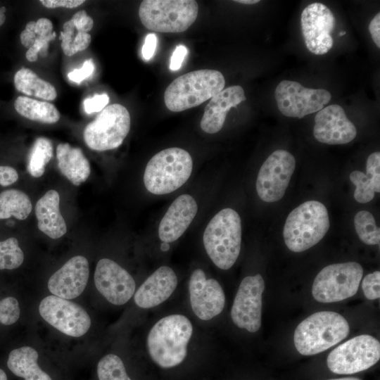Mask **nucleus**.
Instances as JSON below:
<instances>
[{
	"label": "nucleus",
	"mask_w": 380,
	"mask_h": 380,
	"mask_svg": "<svg viewBox=\"0 0 380 380\" xmlns=\"http://www.w3.org/2000/svg\"><path fill=\"white\" fill-rule=\"evenodd\" d=\"M43 6L49 8L65 7L68 8H76L82 4L83 0H41Z\"/></svg>",
	"instance_id": "c03bdc74"
},
{
	"label": "nucleus",
	"mask_w": 380,
	"mask_h": 380,
	"mask_svg": "<svg viewBox=\"0 0 380 380\" xmlns=\"http://www.w3.org/2000/svg\"><path fill=\"white\" fill-rule=\"evenodd\" d=\"M5 20H6L5 13H2L0 11V26L4 23Z\"/></svg>",
	"instance_id": "8fccbe9b"
},
{
	"label": "nucleus",
	"mask_w": 380,
	"mask_h": 380,
	"mask_svg": "<svg viewBox=\"0 0 380 380\" xmlns=\"http://www.w3.org/2000/svg\"><path fill=\"white\" fill-rule=\"evenodd\" d=\"M97 375L99 380H131L122 360L114 354L106 355L100 360Z\"/></svg>",
	"instance_id": "473e14b6"
},
{
	"label": "nucleus",
	"mask_w": 380,
	"mask_h": 380,
	"mask_svg": "<svg viewBox=\"0 0 380 380\" xmlns=\"http://www.w3.org/2000/svg\"><path fill=\"white\" fill-rule=\"evenodd\" d=\"M177 282L173 270L167 266H161L139 286L134 294L135 303L141 308L156 307L172 295Z\"/></svg>",
	"instance_id": "412c9836"
},
{
	"label": "nucleus",
	"mask_w": 380,
	"mask_h": 380,
	"mask_svg": "<svg viewBox=\"0 0 380 380\" xmlns=\"http://www.w3.org/2000/svg\"><path fill=\"white\" fill-rule=\"evenodd\" d=\"M0 380H7L6 374L1 369H0Z\"/></svg>",
	"instance_id": "603ef678"
},
{
	"label": "nucleus",
	"mask_w": 380,
	"mask_h": 380,
	"mask_svg": "<svg viewBox=\"0 0 380 380\" xmlns=\"http://www.w3.org/2000/svg\"><path fill=\"white\" fill-rule=\"evenodd\" d=\"M372 38L378 48H380V13L375 15L369 25Z\"/></svg>",
	"instance_id": "49530a36"
},
{
	"label": "nucleus",
	"mask_w": 380,
	"mask_h": 380,
	"mask_svg": "<svg viewBox=\"0 0 380 380\" xmlns=\"http://www.w3.org/2000/svg\"><path fill=\"white\" fill-rule=\"evenodd\" d=\"M329 380H360V379L355 377H346V378L334 379H329Z\"/></svg>",
	"instance_id": "3c124183"
},
{
	"label": "nucleus",
	"mask_w": 380,
	"mask_h": 380,
	"mask_svg": "<svg viewBox=\"0 0 380 380\" xmlns=\"http://www.w3.org/2000/svg\"><path fill=\"white\" fill-rule=\"evenodd\" d=\"M29 196L18 189H8L0 193V220L11 216L18 220H25L32 211Z\"/></svg>",
	"instance_id": "c85d7f7f"
},
{
	"label": "nucleus",
	"mask_w": 380,
	"mask_h": 380,
	"mask_svg": "<svg viewBox=\"0 0 380 380\" xmlns=\"http://www.w3.org/2000/svg\"><path fill=\"white\" fill-rule=\"evenodd\" d=\"M94 284L99 292L110 303L121 305L134 295L135 281L130 274L115 261L101 259L96 267Z\"/></svg>",
	"instance_id": "dca6fc26"
},
{
	"label": "nucleus",
	"mask_w": 380,
	"mask_h": 380,
	"mask_svg": "<svg viewBox=\"0 0 380 380\" xmlns=\"http://www.w3.org/2000/svg\"><path fill=\"white\" fill-rule=\"evenodd\" d=\"M39 311L46 322L70 336H83L91 326L90 317L82 307L54 295L41 301Z\"/></svg>",
	"instance_id": "ddd939ff"
},
{
	"label": "nucleus",
	"mask_w": 380,
	"mask_h": 380,
	"mask_svg": "<svg viewBox=\"0 0 380 380\" xmlns=\"http://www.w3.org/2000/svg\"><path fill=\"white\" fill-rule=\"evenodd\" d=\"M350 179L356 186L354 191L355 199L361 203H366L374 197V189L370 180L361 171L355 170L350 174Z\"/></svg>",
	"instance_id": "f704fd0d"
},
{
	"label": "nucleus",
	"mask_w": 380,
	"mask_h": 380,
	"mask_svg": "<svg viewBox=\"0 0 380 380\" xmlns=\"http://www.w3.org/2000/svg\"><path fill=\"white\" fill-rule=\"evenodd\" d=\"M246 99L244 90L239 85L229 87L215 95L205 107L201 120L202 130L208 134L218 132L231 108H236Z\"/></svg>",
	"instance_id": "4be33fe9"
},
{
	"label": "nucleus",
	"mask_w": 380,
	"mask_h": 380,
	"mask_svg": "<svg viewBox=\"0 0 380 380\" xmlns=\"http://www.w3.org/2000/svg\"><path fill=\"white\" fill-rule=\"evenodd\" d=\"M160 248L163 251H167L170 249V245L168 243L163 242Z\"/></svg>",
	"instance_id": "09e8293b"
},
{
	"label": "nucleus",
	"mask_w": 380,
	"mask_h": 380,
	"mask_svg": "<svg viewBox=\"0 0 380 380\" xmlns=\"http://www.w3.org/2000/svg\"><path fill=\"white\" fill-rule=\"evenodd\" d=\"M362 274V266L355 262L329 265L316 276L312 296L317 301L324 303L352 297L358 290Z\"/></svg>",
	"instance_id": "1a4fd4ad"
},
{
	"label": "nucleus",
	"mask_w": 380,
	"mask_h": 380,
	"mask_svg": "<svg viewBox=\"0 0 380 380\" xmlns=\"http://www.w3.org/2000/svg\"><path fill=\"white\" fill-rule=\"evenodd\" d=\"M109 102V97L106 94H94L92 97L84 101V108L87 113L101 111Z\"/></svg>",
	"instance_id": "58836bf2"
},
{
	"label": "nucleus",
	"mask_w": 380,
	"mask_h": 380,
	"mask_svg": "<svg viewBox=\"0 0 380 380\" xmlns=\"http://www.w3.org/2000/svg\"><path fill=\"white\" fill-rule=\"evenodd\" d=\"M198 210L195 199L189 194L178 196L170 205L158 227V236L163 242L178 239L189 227Z\"/></svg>",
	"instance_id": "aec40b11"
},
{
	"label": "nucleus",
	"mask_w": 380,
	"mask_h": 380,
	"mask_svg": "<svg viewBox=\"0 0 380 380\" xmlns=\"http://www.w3.org/2000/svg\"><path fill=\"white\" fill-rule=\"evenodd\" d=\"M61 32L60 39L63 53L71 56L79 51L85 50L90 44L91 37L89 33L78 32L75 34L76 29L70 19L63 26Z\"/></svg>",
	"instance_id": "7c9ffc66"
},
{
	"label": "nucleus",
	"mask_w": 380,
	"mask_h": 380,
	"mask_svg": "<svg viewBox=\"0 0 380 380\" xmlns=\"http://www.w3.org/2000/svg\"><path fill=\"white\" fill-rule=\"evenodd\" d=\"M24 260V253L17 239L11 237L0 241V270H13Z\"/></svg>",
	"instance_id": "72a5a7b5"
},
{
	"label": "nucleus",
	"mask_w": 380,
	"mask_h": 380,
	"mask_svg": "<svg viewBox=\"0 0 380 380\" xmlns=\"http://www.w3.org/2000/svg\"><path fill=\"white\" fill-rule=\"evenodd\" d=\"M13 81L16 89L25 95L46 101H53L57 96L56 88L29 68H23L18 70Z\"/></svg>",
	"instance_id": "bb28decb"
},
{
	"label": "nucleus",
	"mask_w": 380,
	"mask_h": 380,
	"mask_svg": "<svg viewBox=\"0 0 380 380\" xmlns=\"http://www.w3.org/2000/svg\"><path fill=\"white\" fill-rule=\"evenodd\" d=\"M39 229L51 239L63 236L67 232L65 222L60 211V196L51 189L41 197L35 205Z\"/></svg>",
	"instance_id": "5701e85b"
},
{
	"label": "nucleus",
	"mask_w": 380,
	"mask_h": 380,
	"mask_svg": "<svg viewBox=\"0 0 380 380\" xmlns=\"http://www.w3.org/2000/svg\"><path fill=\"white\" fill-rule=\"evenodd\" d=\"M18 301L14 297H6L0 300V322L11 325L17 322L20 317Z\"/></svg>",
	"instance_id": "c9c22d12"
},
{
	"label": "nucleus",
	"mask_w": 380,
	"mask_h": 380,
	"mask_svg": "<svg viewBox=\"0 0 380 380\" xmlns=\"http://www.w3.org/2000/svg\"><path fill=\"white\" fill-rule=\"evenodd\" d=\"M235 2L244 4H254L260 2L258 0H237Z\"/></svg>",
	"instance_id": "de8ad7c7"
},
{
	"label": "nucleus",
	"mask_w": 380,
	"mask_h": 380,
	"mask_svg": "<svg viewBox=\"0 0 380 380\" xmlns=\"http://www.w3.org/2000/svg\"><path fill=\"white\" fill-rule=\"evenodd\" d=\"M6 10V8L4 6L0 8V11L4 13H5Z\"/></svg>",
	"instance_id": "864d4df0"
},
{
	"label": "nucleus",
	"mask_w": 380,
	"mask_h": 380,
	"mask_svg": "<svg viewBox=\"0 0 380 380\" xmlns=\"http://www.w3.org/2000/svg\"><path fill=\"white\" fill-rule=\"evenodd\" d=\"M78 32L88 33L93 27L94 20L86 11L81 10L74 14L70 19Z\"/></svg>",
	"instance_id": "ea45409f"
},
{
	"label": "nucleus",
	"mask_w": 380,
	"mask_h": 380,
	"mask_svg": "<svg viewBox=\"0 0 380 380\" xmlns=\"http://www.w3.org/2000/svg\"><path fill=\"white\" fill-rule=\"evenodd\" d=\"M190 303L194 314L202 320H209L223 310L225 296L220 283L206 279L204 271L196 269L189 282Z\"/></svg>",
	"instance_id": "f3484780"
},
{
	"label": "nucleus",
	"mask_w": 380,
	"mask_h": 380,
	"mask_svg": "<svg viewBox=\"0 0 380 380\" xmlns=\"http://www.w3.org/2000/svg\"><path fill=\"white\" fill-rule=\"evenodd\" d=\"M279 111L285 116L303 118L322 110L331 95L323 89H311L295 81L283 80L274 93Z\"/></svg>",
	"instance_id": "9b49d317"
},
{
	"label": "nucleus",
	"mask_w": 380,
	"mask_h": 380,
	"mask_svg": "<svg viewBox=\"0 0 380 380\" xmlns=\"http://www.w3.org/2000/svg\"><path fill=\"white\" fill-rule=\"evenodd\" d=\"M89 275V262L82 255L68 260L48 281V289L54 296L70 300L84 290Z\"/></svg>",
	"instance_id": "6ab92c4d"
},
{
	"label": "nucleus",
	"mask_w": 380,
	"mask_h": 380,
	"mask_svg": "<svg viewBox=\"0 0 380 380\" xmlns=\"http://www.w3.org/2000/svg\"><path fill=\"white\" fill-rule=\"evenodd\" d=\"M355 231L360 239L367 245H377L380 241V229L374 216L368 211L358 212L354 217Z\"/></svg>",
	"instance_id": "2f4dec72"
},
{
	"label": "nucleus",
	"mask_w": 380,
	"mask_h": 380,
	"mask_svg": "<svg viewBox=\"0 0 380 380\" xmlns=\"http://www.w3.org/2000/svg\"><path fill=\"white\" fill-rule=\"evenodd\" d=\"M14 108L20 115L34 121L53 124L60 119V113L53 104L27 96H18Z\"/></svg>",
	"instance_id": "cd10ccee"
},
{
	"label": "nucleus",
	"mask_w": 380,
	"mask_h": 380,
	"mask_svg": "<svg viewBox=\"0 0 380 380\" xmlns=\"http://www.w3.org/2000/svg\"><path fill=\"white\" fill-rule=\"evenodd\" d=\"M187 49L183 45L176 47L170 59V69L172 70H179L182 64L184 58L187 54Z\"/></svg>",
	"instance_id": "a18cd8bd"
},
{
	"label": "nucleus",
	"mask_w": 380,
	"mask_h": 380,
	"mask_svg": "<svg viewBox=\"0 0 380 380\" xmlns=\"http://www.w3.org/2000/svg\"><path fill=\"white\" fill-rule=\"evenodd\" d=\"M349 331L347 320L340 314L317 312L297 326L293 335L294 345L301 355H315L343 340Z\"/></svg>",
	"instance_id": "20e7f679"
},
{
	"label": "nucleus",
	"mask_w": 380,
	"mask_h": 380,
	"mask_svg": "<svg viewBox=\"0 0 380 380\" xmlns=\"http://www.w3.org/2000/svg\"><path fill=\"white\" fill-rule=\"evenodd\" d=\"M18 179L17 171L11 166L0 165V185L7 186L15 183Z\"/></svg>",
	"instance_id": "79ce46f5"
},
{
	"label": "nucleus",
	"mask_w": 380,
	"mask_h": 380,
	"mask_svg": "<svg viewBox=\"0 0 380 380\" xmlns=\"http://www.w3.org/2000/svg\"><path fill=\"white\" fill-rule=\"evenodd\" d=\"M313 135L322 143L344 144L355 139L357 129L343 108L332 104L323 108L315 115Z\"/></svg>",
	"instance_id": "a211bd4d"
},
{
	"label": "nucleus",
	"mask_w": 380,
	"mask_h": 380,
	"mask_svg": "<svg viewBox=\"0 0 380 380\" xmlns=\"http://www.w3.org/2000/svg\"><path fill=\"white\" fill-rule=\"evenodd\" d=\"M225 80L216 70H198L175 79L166 88L164 102L171 111L180 112L199 106L224 89Z\"/></svg>",
	"instance_id": "7ed1b4c3"
},
{
	"label": "nucleus",
	"mask_w": 380,
	"mask_h": 380,
	"mask_svg": "<svg viewBox=\"0 0 380 380\" xmlns=\"http://www.w3.org/2000/svg\"><path fill=\"white\" fill-rule=\"evenodd\" d=\"M192 169L188 151L177 147L165 148L148 162L144 174L145 187L153 194H170L186 182Z\"/></svg>",
	"instance_id": "423d86ee"
},
{
	"label": "nucleus",
	"mask_w": 380,
	"mask_h": 380,
	"mask_svg": "<svg viewBox=\"0 0 380 380\" xmlns=\"http://www.w3.org/2000/svg\"><path fill=\"white\" fill-rule=\"evenodd\" d=\"M326 207L317 201H308L293 210L287 217L283 236L287 248L302 252L319 243L329 228Z\"/></svg>",
	"instance_id": "39448f33"
},
{
	"label": "nucleus",
	"mask_w": 380,
	"mask_h": 380,
	"mask_svg": "<svg viewBox=\"0 0 380 380\" xmlns=\"http://www.w3.org/2000/svg\"><path fill=\"white\" fill-rule=\"evenodd\" d=\"M380 272L375 271L365 277L362 282V289L365 296L369 300L379 298Z\"/></svg>",
	"instance_id": "4c0bfd02"
},
{
	"label": "nucleus",
	"mask_w": 380,
	"mask_h": 380,
	"mask_svg": "<svg viewBox=\"0 0 380 380\" xmlns=\"http://www.w3.org/2000/svg\"><path fill=\"white\" fill-rule=\"evenodd\" d=\"M56 158L61 172L74 185H80L89 177L90 165L80 148L61 143L56 147Z\"/></svg>",
	"instance_id": "393cba45"
},
{
	"label": "nucleus",
	"mask_w": 380,
	"mask_h": 380,
	"mask_svg": "<svg viewBox=\"0 0 380 380\" xmlns=\"http://www.w3.org/2000/svg\"><path fill=\"white\" fill-rule=\"evenodd\" d=\"M367 177L372 182L374 191H380V153L379 151L371 153L367 160Z\"/></svg>",
	"instance_id": "e433bc0d"
},
{
	"label": "nucleus",
	"mask_w": 380,
	"mask_h": 380,
	"mask_svg": "<svg viewBox=\"0 0 380 380\" xmlns=\"http://www.w3.org/2000/svg\"><path fill=\"white\" fill-rule=\"evenodd\" d=\"M157 42V37L155 34H147L141 49V53L144 60L148 61L153 57L156 49Z\"/></svg>",
	"instance_id": "37998d69"
},
{
	"label": "nucleus",
	"mask_w": 380,
	"mask_h": 380,
	"mask_svg": "<svg viewBox=\"0 0 380 380\" xmlns=\"http://www.w3.org/2000/svg\"><path fill=\"white\" fill-rule=\"evenodd\" d=\"M193 333L190 320L182 315H170L159 319L147 337L150 357L159 367L171 368L186 357L187 346Z\"/></svg>",
	"instance_id": "f257e3e1"
},
{
	"label": "nucleus",
	"mask_w": 380,
	"mask_h": 380,
	"mask_svg": "<svg viewBox=\"0 0 380 380\" xmlns=\"http://www.w3.org/2000/svg\"><path fill=\"white\" fill-rule=\"evenodd\" d=\"M53 156V146L45 137L37 139L28 157L27 171L34 177H40Z\"/></svg>",
	"instance_id": "c756f323"
},
{
	"label": "nucleus",
	"mask_w": 380,
	"mask_h": 380,
	"mask_svg": "<svg viewBox=\"0 0 380 380\" xmlns=\"http://www.w3.org/2000/svg\"><path fill=\"white\" fill-rule=\"evenodd\" d=\"M346 32L341 31V32H339V35L343 36V35L346 34Z\"/></svg>",
	"instance_id": "5fc2aeb1"
},
{
	"label": "nucleus",
	"mask_w": 380,
	"mask_h": 380,
	"mask_svg": "<svg viewBox=\"0 0 380 380\" xmlns=\"http://www.w3.org/2000/svg\"><path fill=\"white\" fill-rule=\"evenodd\" d=\"M38 353L29 346L13 350L8 355L7 365L16 376L25 380H52L37 364Z\"/></svg>",
	"instance_id": "a878e982"
},
{
	"label": "nucleus",
	"mask_w": 380,
	"mask_h": 380,
	"mask_svg": "<svg viewBox=\"0 0 380 380\" xmlns=\"http://www.w3.org/2000/svg\"><path fill=\"white\" fill-rule=\"evenodd\" d=\"M296 167L293 156L286 150L274 151L261 166L256 191L265 202L273 203L284 196Z\"/></svg>",
	"instance_id": "f8f14e48"
},
{
	"label": "nucleus",
	"mask_w": 380,
	"mask_h": 380,
	"mask_svg": "<svg viewBox=\"0 0 380 380\" xmlns=\"http://www.w3.org/2000/svg\"><path fill=\"white\" fill-rule=\"evenodd\" d=\"M128 110L122 105L113 103L104 108L94 120L84 129L83 137L92 150L103 151L120 146L130 129Z\"/></svg>",
	"instance_id": "6e6552de"
},
{
	"label": "nucleus",
	"mask_w": 380,
	"mask_h": 380,
	"mask_svg": "<svg viewBox=\"0 0 380 380\" xmlns=\"http://www.w3.org/2000/svg\"><path fill=\"white\" fill-rule=\"evenodd\" d=\"M94 70V64L92 59L84 61L82 68L75 69L68 75V78L76 83L82 82L92 75Z\"/></svg>",
	"instance_id": "a19ab883"
},
{
	"label": "nucleus",
	"mask_w": 380,
	"mask_h": 380,
	"mask_svg": "<svg viewBox=\"0 0 380 380\" xmlns=\"http://www.w3.org/2000/svg\"><path fill=\"white\" fill-rule=\"evenodd\" d=\"M380 358V343L374 337L355 336L334 348L328 355L329 370L338 374H351L374 365Z\"/></svg>",
	"instance_id": "9d476101"
},
{
	"label": "nucleus",
	"mask_w": 380,
	"mask_h": 380,
	"mask_svg": "<svg viewBox=\"0 0 380 380\" xmlns=\"http://www.w3.org/2000/svg\"><path fill=\"white\" fill-rule=\"evenodd\" d=\"M264 289L265 281L259 274L241 281L231 310V317L236 327L253 333L259 330Z\"/></svg>",
	"instance_id": "4468645a"
},
{
	"label": "nucleus",
	"mask_w": 380,
	"mask_h": 380,
	"mask_svg": "<svg viewBox=\"0 0 380 380\" xmlns=\"http://www.w3.org/2000/svg\"><path fill=\"white\" fill-rule=\"evenodd\" d=\"M55 37L56 33L53 31V24L49 19L42 18L37 21L27 23L20 35L21 44L28 49L25 53L26 58L34 62L39 54L46 57L49 42Z\"/></svg>",
	"instance_id": "b1692460"
},
{
	"label": "nucleus",
	"mask_w": 380,
	"mask_h": 380,
	"mask_svg": "<svg viewBox=\"0 0 380 380\" xmlns=\"http://www.w3.org/2000/svg\"><path fill=\"white\" fill-rule=\"evenodd\" d=\"M198 6L194 0H144L139 8L143 25L160 32H182L196 20Z\"/></svg>",
	"instance_id": "0eeeda50"
},
{
	"label": "nucleus",
	"mask_w": 380,
	"mask_h": 380,
	"mask_svg": "<svg viewBox=\"0 0 380 380\" xmlns=\"http://www.w3.org/2000/svg\"><path fill=\"white\" fill-rule=\"evenodd\" d=\"M300 24L305 44L310 52L322 55L332 48L331 32L335 18L326 5L322 3L308 5L301 13Z\"/></svg>",
	"instance_id": "2eb2a0df"
},
{
	"label": "nucleus",
	"mask_w": 380,
	"mask_h": 380,
	"mask_svg": "<svg viewBox=\"0 0 380 380\" xmlns=\"http://www.w3.org/2000/svg\"><path fill=\"white\" fill-rule=\"evenodd\" d=\"M207 254L222 270L231 268L236 261L241 244V221L234 210L218 212L208 224L203 236Z\"/></svg>",
	"instance_id": "f03ea898"
}]
</instances>
